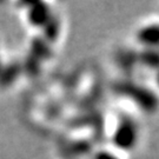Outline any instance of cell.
Listing matches in <instances>:
<instances>
[{
    "instance_id": "8fae6325",
    "label": "cell",
    "mask_w": 159,
    "mask_h": 159,
    "mask_svg": "<svg viewBox=\"0 0 159 159\" xmlns=\"http://www.w3.org/2000/svg\"><path fill=\"white\" fill-rule=\"evenodd\" d=\"M21 70H25L29 74L37 75L39 73L40 70V61L37 58H34L33 56H30V57L26 58V60L21 65Z\"/></svg>"
},
{
    "instance_id": "8992f818",
    "label": "cell",
    "mask_w": 159,
    "mask_h": 159,
    "mask_svg": "<svg viewBox=\"0 0 159 159\" xmlns=\"http://www.w3.org/2000/svg\"><path fill=\"white\" fill-rule=\"evenodd\" d=\"M43 29V38L47 41V43H52L58 39V35L60 32V24L58 18H54L52 16L48 21L41 27Z\"/></svg>"
},
{
    "instance_id": "5b68a950",
    "label": "cell",
    "mask_w": 159,
    "mask_h": 159,
    "mask_svg": "<svg viewBox=\"0 0 159 159\" xmlns=\"http://www.w3.org/2000/svg\"><path fill=\"white\" fill-rule=\"evenodd\" d=\"M31 56L37 58L38 60L48 59L52 56V50L50 43H47L43 37H35L31 43Z\"/></svg>"
},
{
    "instance_id": "30bf717a",
    "label": "cell",
    "mask_w": 159,
    "mask_h": 159,
    "mask_svg": "<svg viewBox=\"0 0 159 159\" xmlns=\"http://www.w3.org/2000/svg\"><path fill=\"white\" fill-rule=\"evenodd\" d=\"M91 143H89L87 140H75L72 143L68 148V152L71 156L74 157H79L83 154H87L91 151Z\"/></svg>"
},
{
    "instance_id": "7c38bea8",
    "label": "cell",
    "mask_w": 159,
    "mask_h": 159,
    "mask_svg": "<svg viewBox=\"0 0 159 159\" xmlns=\"http://www.w3.org/2000/svg\"><path fill=\"white\" fill-rule=\"evenodd\" d=\"M93 159H119L113 152H110L107 150H100L97 151L96 153L93 154Z\"/></svg>"
},
{
    "instance_id": "52a82bcc",
    "label": "cell",
    "mask_w": 159,
    "mask_h": 159,
    "mask_svg": "<svg viewBox=\"0 0 159 159\" xmlns=\"http://www.w3.org/2000/svg\"><path fill=\"white\" fill-rule=\"evenodd\" d=\"M21 70V65L13 63L8 67H1L0 70V85H8L17 78Z\"/></svg>"
},
{
    "instance_id": "7a4b0ae2",
    "label": "cell",
    "mask_w": 159,
    "mask_h": 159,
    "mask_svg": "<svg viewBox=\"0 0 159 159\" xmlns=\"http://www.w3.org/2000/svg\"><path fill=\"white\" fill-rule=\"evenodd\" d=\"M137 140H138V127L136 123L129 117H124L118 123V126L116 127L112 136L114 146L124 151H129L136 146Z\"/></svg>"
},
{
    "instance_id": "3957f363",
    "label": "cell",
    "mask_w": 159,
    "mask_h": 159,
    "mask_svg": "<svg viewBox=\"0 0 159 159\" xmlns=\"http://www.w3.org/2000/svg\"><path fill=\"white\" fill-rule=\"evenodd\" d=\"M52 17L50 7L45 2H32L27 5V19L34 27H43Z\"/></svg>"
},
{
    "instance_id": "277c9868",
    "label": "cell",
    "mask_w": 159,
    "mask_h": 159,
    "mask_svg": "<svg viewBox=\"0 0 159 159\" xmlns=\"http://www.w3.org/2000/svg\"><path fill=\"white\" fill-rule=\"evenodd\" d=\"M137 40L139 44L145 46L146 48H154L159 41V29L158 25L152 24L143 27L137 33Z\"/></svg>"
},
{
    "instance_id": "ba28073f",
    "label": "cell",
    "mask_w": 159,
    "mask_h": 159,
    "mask_svg": "<svg viewBox=\"0 0 159 159\" xmlns=\"http://www.w3.org/2000/svg\"><path fill=\"white\" fill-rule=\"evenodd\" d=\"M138 63L148 67L156 68L158 66V53L154 48H145L144 51L138 53Z\"/></svg>"
},
{
    "instance_id": "9c48e42d",
    "label": "cell",
    "mask_w": 159,
    "mask_h": 159,
    "mask_svg": "<svg viewBox=\"0 0 159 159\" xmlns=\"http://www.w3.org/2000/svg\"><path fill=\"white\" fill-rule=\"evenodd\" d=\"M138 63V54L132 51H120L118 54V64L123 68H131L134 67V64Z\"/></svg>"
},
{
    "instance_id": "4fadbf2b",
    "label": "cell",
    "mask_w": 159,
    "mask_h": 159,
    "mask_svg": "<svg viewBox=\"0 0 159 159\" xmlns=\"http://www.w3.org/2000/svg\"><path fill=\"white\" fill-rule=\"evenodd\" d=\"M1 67H2V66H1V63H0V70H1Z\"/></svg>"
},
{
    "instance_id": "6da1fadb",
    "label": "cell",
    "mask_w": 159,
    "mask_h": 159,
    "mask_svg": "<svg viewBox=\"0 0 159 159\" xmlns=\"http://www.w3.org/2000/svg\"><path fill=\"white\" fill-rule=\"evenodd\" d=\"M116 90L123 96L129 97L133 102H137L145 111H153L157 106V99L152 92L146 87L137 85L133 83H118L116 85Z\"/></svg>"
}]
</instances>
